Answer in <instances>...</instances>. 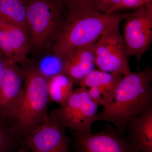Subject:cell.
Instances as JSON below:
<instances>
[{"instance_id": "cell-9", "label": "cell", "mask_w": 152, "mask_h": 152, "mask_svg": "<svg viewBox=\"0 0 152 152\" xmlns=\"http://www.w3.org/2000/svg\"><path fill=\"white\" fill-rule=\"evenodd\" d=\"M75 152H140L125 134L107 126L97 133H74Z\"/></svg>"}, {"instance_id": "cell-19", "label": "cell", "mask_w": 152, "mask_h": 152, "mask_svg": "<svg viewBox=\"0 0 152 152\" xmlns=\"http://www.w3.org/2000/svg\"><path fill=\"white\" fill-rule=\"evenodd\" d=\"M67 13L96 10L95 0H61Z\"/></svg>"}, {"instance_id": "cell-15", "label": "cell", "mask_w": 152, "mask_h": 152, "mask_svg": "<svg viewBox=\"0 0 152 152\" xmlns=\"http://www.w3.org/2000/svg\"><path fill=\"white\" fill-rule=\"evenodd\" d=\"M73 82L63 73L48 80V93L51 102L63 104L73 92Z\"/></svg>"}, {"instance_id": "cell-21", "label": "cell", "mask_w": 152, "mask_h": 152, "mask_svg": "<svg viewBox=\"0 0 152 152\" xmlns=\"http://www.w3.org/2000/svg\"><path fill=\"white\" fill-rule=\"evenodd\" d=\"M151 3H152V0H121L115 12L125 10H137Z\"/></svg>"}, {"instance_id": "cell-12", "label": "cell", "mask_w": 152, "mask_h": 152, "mask_svg": "<svg viewBox=\"0 0 152 152\" xmlns=\"http://www.w3.org/2000/svg\"><path fill=\"white\" fill-rule=\"evenodd\" d=\"M94 44L72 50L62 58L63 73L74 84L79 85L85 77L95 69Z\"/></svg>"}, {"instance_id": "cell-23", "label": "cell", "mask_w": 152, "mask_h": 152, "mask_svg": "<svg viewBox=\"0 0 152 152\" xmlns=\"http://www.w3.org/2000/svg\"><path fill=\"white\" fill-rule=\"evenodd\" d=\"M14 152H31L28 151L24 147L21 146L18 148Z\"/></svg>"}, {"instance_id": "cell-6", "label": "cell", "mask_w": 152, "mask_h": 152, "mask_svg": "<svg viewBox=\"0 0 152 152\" xmlns=\"http://www.w3.org/2000/svg\"><path fill=\"white\" fill-rule=\"evenodd\" d=\"M120 23H114L105 30L94 44V51L98 69L125 76L131 71Z\"/></svg>"}, {"instance_id": "cell-22", "label": "cell", "mask_w": 152, "mask_h": 152, "mask_svg": "<svg viewBox=\"0 0 152 152\" xmlns=\"http://www.w3.org/2000/svg\"><path fill=\"white\" fill-rule=\"evenodd\" d=\"M10 60L0 51V76Z\"/></svg>"}, {"instance_id": "cell-17", "label": "cell", "mask_w": 152, "mask_h": 152, "mask_svg": "<svg viewBox=\"0 0 152 152\" xmlns=\"http://www.w3.org/2000/svg\"><path fill=\"white\" fill-rule=\"evenodd\" d=\"M23 143L13 132L9 119L0 115V152H14Z\"/></svg>"}, {"instance_id": "cell-1", "label": "cell", "mask_w": 152, "mask_h": 152, "mask_svg": "<svg viewBox=\"0 0 152 152\" xmlns=\"http://www.w3.org/2000/svg\"><path fill=\"white\" fill-rule=\"evenodd\" d=\"M152 69L123 76L118 83L111 100L98 113L96 122L111 123L121 134H125L130 122L152 107Z\"/></svg>"}, {"instance_id": "cell-8", "label": "cell", "mask_w": 152, "mask_h": 152, "mask_svg": "<svg viewBox=\"0 0 152 152\" xmlns=\"http://www.w3.org/2000/svg\"><path fill=\"white\" fill-rule=\"evenodd\" d=\"M66 129L53 110L45 121L24 141L23 146L31 152H70V141Z\"/></svg>"}, {"instance_id": "cell-16", "label": "cell", "mask_w": 152, "mask_h": 152, "mask_svg": "<svg viewBox=\"0 0 152 152\" xmlns=\"http://www.w3.org/2000/svg\"><path fill=\"white\" fill-rule=\"evenodd\" d=\"M25 1L26 0H0V19L27 29Z\"/></svg>"}, {"instance_id": "cell-5", "label": "cell", "mask_w": 152, "mask_h": 152, "mask_svg": "<svg viewBox=\"0 0 152 152\" xmlns=\"http://www.w3.org/2000/svg\"><path fill=\"white\" fill-rule=\"evenodd\" d=\"M98 105L91 99L88 89L80 87L74 90L65 103L53 110L60 124L74 133L92 132V126L96 122Z\"/></svg>"}, {"instance_id": "cell-4", "label": "cell", "mask_w": 152, "mask_h": 152, "mask_svg": "<svg viewBox=\"0 0 152 152\" xmlns=\"http://www.w3.org/2000/svg\"><path fill=\"white\" fill-rule=\"evenodd\" d=\"M30 51L51 48L62 28L66 16L61 0H26Z\"/></svg>"}, {"instance_id": "cell-3", "label": "cell", "mask_w": 152, "mask_h": 152, "mask_svg": "<svg viewBox=\"0 0 152 152\" xmlns=\"http://www.w3.org/2000/svg\"><path fill=\"white\" fill-rule=\"evenodd\" d=\"M23 67L26 71L23 95L10 122L13 132L23 142L48 116L50 101L48 79L39 72L34 64L29 62Z\"/></svg>"}, {"instance_id": "cell-18", "label": "cell", "mask_w": 152, "mask_h": 152, "mask_svg": "<svg viewBox=\"0 0 152 152\" xmlns=\"http://www.w3.org/2000/svg\"><path fill=\"white\" fill-rule=\"evenodd\" d=\"M34 64L39 72L48 80L57 74L63 73L62 60L53 53L42 58Z\"/></svg>"}, {"instance_id": "cell-20", "label": "cell", "mask_w": 152, "mask_h": 152, "mask_svg": "<svg viewBox=\"0 0 152 152\" xmlns=\"http://www.w3.org/2000/svg\"><path fill=\"white\" fill-rule=\"evenodd\" d=\"M121 1V0H95V8L100 12L114 13Z\"/></svg>"}, {"instance_id": "cell-2", "label": "cell", "mask_w": 152, "mask_h": 152, "mask_svg": "<svg viewBox=\"0 0 152 152\" xmlns=\"http://www.w3.org/2000/svg\"><path fill=\"white\" fill-rule=\"evenodd\" d=\"M130 13L106 14L96 10L66 12L64 24L51 47L52 53L62 59L72 50L93 45L107 28L125 20Z\"/></svg>"}, {"instance_id": "cell-7", "label": "cell", "mask_w": 152, "mask_h": 152, "mask_svg": "<svg viewBox=\"0 0 152 152\" xmlns=\"http://www.w3.org/2000/svg\"><path fill=\"white\" fill-rule=\"evenodd\" d=\"M125 20L123 37L126 52L139 63L152 43V3L131 12Z\"/></svg>"}, {"instance_id": "cell-11", "label": "cell", "mask_w": 152, "mask_h": 152, "mask_svg": "<svg viewBox=\"0 0 152 152\" xmlns=\"http://www.w3.org/2000/svg\"><path fill=\"white\" fill-rule=\"evenodd\" d=\"M0 51L11 61L23 66L28 63L30 45L27 29L0 19Z\"/></svg>"}, {"instance_id": "cell-14", "label": "cell", "mask_w": 152, "mask_h": 152, "mask_svg": "<svg viewBox=\"0 0 152 152\" xmlns=\"http://www.w3.org/2000/svg\"><path fill=\"white\" fill-rule=\"evenodd\" d=\"M123 77V75L120 74L111 73L95 69L85 77L79 85L86 88H98L104 95L107 105L111 100L115 89Z\"/></svg>"}, {"instance_id": "cell-10", "label": "cell", "mask_w": 152, "mask_h": 152, "mask_svg": "<svg viewBox=\"0 0 152 152\" xmlns=\"http://www.w3.org/2000/svg\"><path fill=\"white\" fill-rule=\"evenodd\" d=\"M26 71L19 64L9 61L0 76V115L12 119L23 91Z\"/></svg>"}, {"instance_id": "cell-13", "label": "cell", "mask_w": 152, "mask_h": 152, "mask_svg": "<svg viewBox=\"0 0 152 152\" xmlns=\"http://www.w3.org/2000/svg\"><path fill=\"white\" fill-rule=\"evenodd\" d=\"M126 135L140 152H152V107L133 119Z\"/></svg>"}]
</instances>
